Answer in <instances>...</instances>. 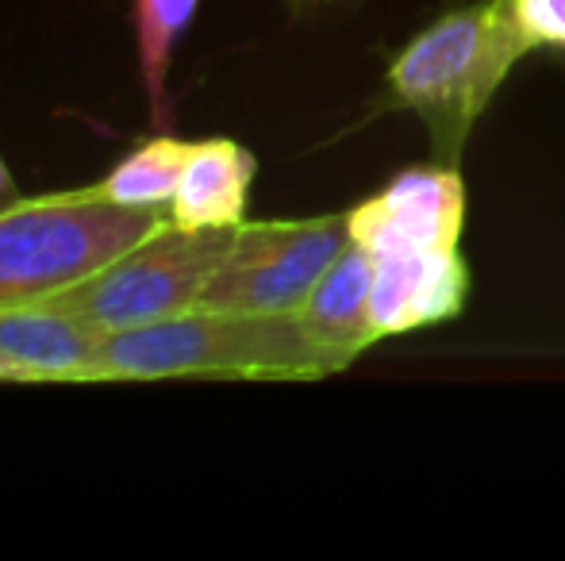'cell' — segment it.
Masks as SVG:
<instances>
[{"label":"cell","instance_id":"obj_1","mask_svg":"<svg viewBox=\"0 0 565 561\" xmlns=\"http://www.w3.org/2000/svg\"><path fill=\"white\" fill-rule=\"evenodd\" d=\"M531 51L539 46L508 0H477L416 31L388 62L385 89L424 123L431 162L458 165L477 120Z\"/></svg>","mask_w":565,"mask_h":561},{"label":"cell","instance_id":"obj_2","mask_svg":"<svg viewBox=\"0 0 565 561\" xmlns=\"http://www.w3.org/2000/svg\"><path fill=\"white\" fill-rule=\"evenodd\" d=\"M342 369L300 323V315L193 312L116 331L100 350V381H323Z\"/></svg>","mask_w":565,"mask_h":561},{"label":"cell","instance_id":"obj_3","mask_svg":"<svg viewBox=\"0 0 565 561\" xmlns=\"http://www.w3.org/2000/svg\"><path fill=\"white\" fill-rule=\"evenodd\" d=\"M170 224L162 208H127L93 188L15 196L0 208V308L74 289Z\"/></svg>","mask_w":565,"mask_h":561},{"label":"cell","instance_id":"obj_4","mask_svg":"<svg viewBox=\"0 0 565 561\" xmlns=\"http://www.w3.org/2000/svg\"><path fill=\"white\" fill-rule=\"evenodd\" d=\"M231 239H235V227L181 231L178 224H162L105 270L51 296L46 304L93 323L105 335L193 312L224 266Z\"/></svg>","mask_w":565,"mask_h":561},{"label":"cell","instance_id":"obj_5","mask_svg":"<svg viewBox=\"0 0 565 561\" xmlns=\"http://www.w3.org/2000/svg\"><path fill=\"white\" fill-rule=\"evenodd\" d=\"M350 224L342 216L316 219H262L238 224L224 266L204 289L209 312L297 315L331 262L347 250Z\"/></svg>","mask_w":565,"mask_h":561},{"label":"cell","instance_id":"obj_6","mask_svg":"<svg viewBox=\"0 0 565 561\" xmlns=\"http://www.w3.org/2000/svg\"><path fill=\"white\" fill-rule=\"evenodd\" d=\"M350 239L373 258L454 250L466 231V181L458 165H416L347 212Z\"/></svg>","mask_w":565,"mask_h":561},{"label":"cell","instance_id":"obj_7","mask_svg":"<svg viewBox=\"0 0 565 561\" xmlns=\"http://www.w3.org/2000/svg\"><path fill=\"white\" fill-rule=\"evenodd\" d=\"M469 300V266L454 250H412L377 258L370 289L373 335L393 338L419 327L450 323Z\"/></svg>","mask_w":565,"mask_h":561},{"label":"cell","instance_id":"obj_8","mask_svg":"<svg viewBox=\"0 0 565 561\" xmlns=\"http://www.w3.org/2000/svg\"><path fill=\"white\" fill-rule=\"evenodd\" d=\"M105 331L54 304L0 308V358L20 381H100Z\"/></svg>","mask_w":565,"mask_h":561},{"label":"cell","instance_id":"obj_9","mask_svg":"<svg viewBox=\"0 0 565 561\" xmlns=\"http://www.w3.org/2000/svg\"><path fill=\"white\" fill-rule=\"evenodd\" d=\"M254 173H258V162L235 139L193 142L178 193L166 204L170 224H178L181 231L238 227L246 219V196H250Z\"/></svg>","mask_w":565,"mask_h":561},{"label":"cell","instance_id":"obj_10","mask_svg":"<svg viewBox=\"0 0 565 561\" xmlns=\"http://www.w3.org/2000/svg\"><path fill=\"white\" fill-rule=\"evenodd\" d=\"M373 273H377V258L350 239L297 312L339 369H350L370 346H377V335L370 327Z\"/></svg>","mask_w":565,"mask_h":561},{"label":"cell","instance_id":"obj_11","mask_svg":"<svg viewBox=\"0 0 565 561\" xmlns=\"http://www.w3.org/2000/svg\"><path fill=\"white\" fill-rule=\"evenodd\" d=\"M189 154H193V142L178 136H154L135 147L124 162H116L105 173V181H97V193L105 201L127 204V208H166L170 196L178 193Z\"/></svg>","mask_w":565,"mask_h":561},{"label":"cell","instance_id":"obj_12","mask_svg":"<svg viewBox=\"0 0 565 561\" xmlns=\"http://www.w3.org/2000/svg\"><path fill=\"white\" fill-rule=\"evenodd\" d=\"M201 0H131L135 23V51H139V74L147 89L150 120L158 128L170 123V97H166V77H170V58L178 39L193 23Z\"/></svg>","mask_w":565,"mask_h":561},{"label":"cell","instance_id":"obj_13","mask_svg":"<svg viewBox=\"0 0 565 561\" xmlns=\"http://www.w3.org/2000/svg\"><path fill=\"white\" fill-rule=\"evenodd\" d=\"M535 46L565 51V0H508Z\"/></svg>","mask_w":565,"mask_h":561},{"label":"cell","instance_id":"obj_14","mask_svg":"<svg viewBox=\"0 0 565 561\" xmlns=\"http://www.w3.org/2000/svg\"><path fill=\"white\" fill-rule=\"evenodd\" d=\"M8 201H15V181H12V173H8L4 158H0V204H8Z\"/></svg>","mask_w":565,"mask_h":561},{"label":"cell","instance_id":"obj_15","mask_svg":"<svg viewBox=\"0 0 565 561\" xmlns=\"http://www.w3.org/2000/svg\"><path fill=\"white\" fill-rule=\"evenodd\" d=\"M0 381H20V377H15V369L8 366L4 358H0Z\"/></svg>","mask_w":565,"mask_h":561}]
</instances>
